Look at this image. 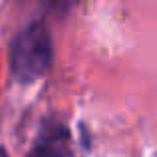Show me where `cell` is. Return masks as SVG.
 <instances>
[{
  "label": "cell",
  "instance_id": "cell-1",
  "mask_svg": "<svg viewBox=\"0 0 157 157\" xmlns=\"http://www.w3.org/2000/svg\"><path fill=\"white\" fill-rule=\"evenodd\" d=\"M52 64V38L44 22H32L10 44V68L22 84L42 78Z\"/></svg>",
  "mask_w": 157,
  "mask_h": 157
},
{
  "label": "cell",
  "instance_id": "cell-2",
  "mask_svg": "<svg viewBox=\"0 0 157 157\" xmlns=\"http://www.w3.org/2000/svg\"><path fill=\"white\" fill-rule=\"evenodd\" d=\"M28 157H72L68 129L58 123L44 127L32 143Z\"/></svg>",
  "mask_w": 157,
  "mask_h": 157
}]
</instances>
